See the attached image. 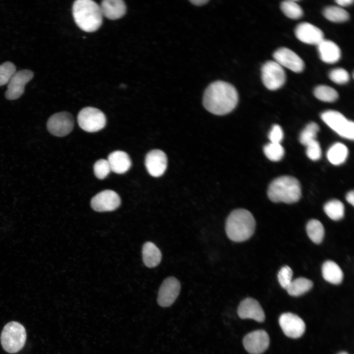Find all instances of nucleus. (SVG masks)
<instances>
[{
	"label": "nucleus",
	"mask_w": 354,
	"mask_h": 354,
	"mask_svg": "<svg viewBox=\"0 0 354 354\" xmlns=\"http://www.w3.org/2000/svg\"><path fill=\"white\" fill-rule=\"evenodd\" d=\"M238 100L236 88L231 84L222 81L210 84L206 88L203 103L205 109L216 115H224L232 112Z\"/></svg>",
	"instance_id": "1"
},
{
	"label": "nucleus",
	"mask_w": 354,
	"mask_h": 354,
	"mask_svg": "<svg viewBox=\"0 0 354 354\" xmlns=\"http://www.w3.org/2000/svg\"><path fill=\"white\" fill-rule=\"evenodd\" d=\"M256 221L248 210L238 208L233 210L228 216L225 231L228 237L236 242L248 239L254 233Z\"/></svg>",
	"instance_id": "2"
},
{
	"label": "nucleus",
	"mask_w": 354,
	"mask_h": 354,
	"mask_svg": "<svg viewBox=\"0 0 354 354\" xmlns=\"http://www.w3.org/2000/svg\"><path fill=\"white\" fill-rule=\"evenodd\" d=\"M72 14L77 26L82 30L91 32L101 26L103 15L100 5L91 0H77L72 5Z\"/></svg>",
	"instance_id": "3"
},
{
	"label": "nucleus",
	"mask_w": 354,
	"mask_h": 354,
	"mask_svg": "<svg viewBox=\"0 0 354 354\" xmlns=\"http://www.w3.org/2000/svg\"><path fill=\"white\" fill-rule=\"evenodd\" d=\"M267 196L269 200L274 203H295L301 196L300 183L296 178L292 176L280 177L270 183Z\"/></svg>",
	"instance_id": "4"
},
{
	"label": "nucleus",
	"mask_w": 354,
	"mask_h": 354,
	"mask_svg": "<svg viewBox=\"0 0 354 354\" xmlns=\"http://www.w3.org/2000/svg\"><path fill=\"white\" fill-rule=\"evenodd\" d=\"M26 339L25 328L21 324L15 321L6 324L0 335L3 349L10 354L16 353L22 349Z\"/></svg>",
	"instance_id": "5"
},
{
	"label": "nucleus",
	"mask_w": 354,
	"mask_h": 354,
	"mask_svg": "<svg viewBox=\"0 0 354 354\" xmlns=\"http://www.w3.org/2000/svg\"><path fill=\"white\" fill-rule=\"evenodd\" d=\"M322 120L340 136L353 140L354 138V123L347 119L340 112L328 110L321 115Z\"/></svg>",
	"instance_id": "6"
},
{
	"label": "nucleus",
	"mask_w": 354,
	"mask_h": 354,
	"mask_svg": "<svg viewBox=\"0 0 354 354\" xmlns=\"http://www.w3.org/2000/svg\"><path fill=\"white\" fill-rule=\"evenodd\" d=\"M79 126L88 132H94L103 129L106 123L104 114L100 110L91 107L82 109L77 116Z\"/></svg>",
	"instance_id": "7"
},
{
	"label": "nucleus",
	"mask_w": 354,
	"mask_h": 354,
	"mask_svg": "<svg viewBox=\"0 0 354 354\" xmlns=\"http://www.w3.org/2000/svg\"><path fill=\"white\" fill-rule=\"evenodd\" d=\"M261 77L264 86L270 90L280 88L286 81V74L283 67L273 60L267 61L263 65Z\"/></svg>",
	"instance_id": "8"
},
{
	"label": "nucleus",
	"mask_w": 354,
	"mask_h": 354,
	"mask_svg": "<svg viewBox=\"0 0 354 354\" xmlns=\"http://www.w3.org/2000/svg\"><path fill=\"white\" fill-rule=\"evenodd\" d=\"M74 125L72 115L67 112L54 114L48 119L47 128L52 135L63 137L68 135L73 129Z\"/></svg>",
	"instance_id": "9"
},
{
	"label": "nucleus",
	"mask_w": 354,
	"mask_h": 354,
	"mask_svg": "<svg viewBox=\"0 0 354 354\" xmlns=\"http://www.w3.org/2000/svg\"><path fill=\"white\" fill-rule=\"evenodd\" d=\"M33 77V73L30 70L23 69L16 72L8 83L5 93L6 99L15 100L19 98L24 92L25 85Z\"/></svg>",
	"instance_id": "10"
},
{
	"label": "nucleus",
	"mask_w": 354,
	"mask_h": 354,
	"mask_svg": "<svg viewBox=\"0 0 354 354\" xmlns=\"http://www.w3.org/2000/svg\"><path fill=\"white\" fill-rule=\"evenodd\" d=\"M180 290V283L176 278H166L159 290L157 303L161 307L171 306L176 300Z\"/></svg>",
	"instance_id": "11"
},
{
	"label": "nucleus",
	"mask_w": 354,
	"mask_h": 354,
	"mask_svg": "<svg viewBox=\"0 0 354 354\" xmlns=\"http://www.w3.org/2000/svg\"><path fill=\"white\" fill-rule=\"evenodd\" d=\"M118 195L111 190H103L94 196L91 200V206L98 212L113 211L120 205Z\"/></svg>",
	"instance_id": "12"
},
{
	"label": "nucleus",
	"mask_w": 354,
	"mask_h": 354,
	"mask_svg": "<svg viewBox=\"0 0 354 354\" xmlns=\"http://www.w3.org/2000/svg\"><path fill=\"white\" fill-rule=\"evenodd\" d=\"M279 323L284 334L290 338L300 337L305 330L304 321L299 316L292 313L282 314L279 317Z\"/></svg>",
	"instance_id": "13"
},
{
	"label": "nucleus",
	"mask_w": 354,
	"mask_h": 354,
	"mask_svg": "<svg viewBox=\"0 0 354 354\" xmlns=\"http://www.w3.org/2000/svg\"><path fill=\"white\" fill-rule=\"evenodd\" d=\"M273 57L274 61L282 67H285L295 73L302 72L304 68L303 60L294 51L285 47L276 50Z\"/></svg>",
	"instance_id": "14"
},
{
	"label": "nucleus",
	"mask_w": 354,
	"mask_h": 354,
	"mask_svg": "<svg viewBox=\"0 0 354 354\" xmlns=\"http://www.w3.org/2000/svg\"><path fill=\"white\" fill-rule=\"evenodd\" d=\"M269 337L264 330H257L246 334L243 339L245 349L250 354H261L268 347Z\"/></svg>",
	"instance_id": "15"
},
{
	"label": "nucleus",
	"mask_w": 354,
	"mask_h": 354,
	"mask_svg": "<svg viewBox=\"0 0 354 354\" xmlns=\"http://www.w3.org/2000/svg\"><path fill=\"white\" fill-rule=\"evenodd\" d=\"M145 166L151 176L159 177L165 172L167 166L166 154L160 149H153L148 152L146 156Z\"/></svg>",
	"instance_id": "16"
},
{
	"label": "nucleus",
	"mask_w": 354,
	"mask_h": 354,
	"mask_svg": "<svg viewBox=\"0 0 354 354\" xmlns=\"http://www.w3.org/2000/svg\"><path fill=\"white\" fill-rule=\"evenodd\" d=\"M295 33L298 40L308 44L318 45L324 39L322 30L307 22L299 24L295 29Z\"/></svg>",
	"instance_id": "17"
},
{
	"label": "nucleus",
	"mask_w": 354,
	"mask_h": 354,
	"mask_svg": "<svg viewBox=\"0 0 354 354\" xmlns=\"http://www.w3.org/2000/svg\"><path fill=\"white\" fill-rule=\"evenodd\" d=\"M237 314L242 319H251L258 322H263L265 315L259 302L251 297H247L239 303Z\"/></svg>",
	"instance_id": "18"
},
{
	"label": "nucleus",
	"mask_w": 354,
	"mask_h": 354,
	"mask_svg": "<svg viewBox=\"0 0 354 354\" xmlns=\"http://www.w3.org/2000/svg\"><path fill=\"white\" fill-rule=\"evenodd\" d=\"M321 59L327 63H334L341 58V50L334 42L324 39L318 45Z\"/></svg>",
	"instance_id": "19"
},
{
	"label": "nucleus",
	"mask_w": 354,
	"mask_h": 354,
	"mask_svg": "<svg viewBox=\"0 0 354 354\" xmlns=\"http://www.w3.org/2000/svg\"><path fill=\"white\" fill-rule=\"evenodd\" d=\"M100 7L102 15L110 20L121 18L126 11L125 3L121 0H104Z\"/></svg>",
	"instance_id": "20"
},
{
	"label": "nucleus",
	"mask_w": 354,
	"mask_h": 354,
	"mask_svg": "<svg viewBox=\"0 0 354 354\" xmlns=\"http://www.w3.org/2000/svg\"><path fill=\"white\" fill-rule=\"evenodd\" d=\"M107 161L111 171L119 174L126 173L131 165L129 155L121 150H116L111 153L108 157Z\"/></svg>",
	"instance_id": "21"
},
{
	"label": "nucleus",
	"mask_w": 354,
	"mask_h": 354,
	"mask_svg": "<svg viewBox=\"0 0 354 354\" xmlns=\"http://www.w3.org/2000/svg\"><path fill=\"white\" fill-rule=\"evenodd\" d=\"M143 260L144 264L152 268L158 266L162 259V254L156 245L150 241L146 242L142 249Z\"/></svg>",
	"instance_id": "22"
},
{
	"label": "nucleus",
	"mask_w": 354,
	"mask_h": 354,
	"mask_svg": "<svg viewBox=\"0 0 354 354\" xmlns=\"http://www.w3.org/2000/svg\"><path fill=\"white\" fill-rule=\"evenodd\" d=\"M322 271L324 279L331 284L337 285L343 280V271L333 261H325L322 266Z\"/></svg>",
	"instance_id": "23"
},
{
	"label": "nucleus",
	"mask_w": 354,
	"mask_h": 354,
	"mask_svg": "<svg viewBox=\"0 0 354 354\" xmlns=\"http://www.w3.org/2000/svg\"><path fill=\"white\" fill-rule=\"evenodd\" d=\"M348 154V149L347 147L341 143H336L328 150L327 157L331 163L338 165L345 161Z\"/></svg>",
	"instance_id": "24"
},
{
	"label": "nucleus",
	"mask_w": 354,
	"mask_h": 354,
	"mask_svg": "<svg viewBox=\"0 0 354 354\" xmlns=\"http://www.w3.org/2000/svg\"><path fill=\"white\" fill-rule=\"evenodd\" d=\"M313 286L312 281L304 277H299L292 280L286 290L290 295L298 296L309 291Z\"/></svg>",
	"instance_id": "25"
},
{
	"label": "nucleus",
	"mask_w": 354,
	"mask_h": 354,
	"mask_svg": "<svg viewBox=\"0 0 354 354\" xmlns=\"http://www.w3.org/2000/svg\"><path fill=\"white\" fill-rule=\"evenodd\" d=\"M306 232L309 238L314 243L320 244L323 241L324 229L320 221L316 219L310 220L306 225Z\"/></svg>",
	"instance_id": "26"
},
{
	"label": "nucleus",
	"mask_w": 354,
	"mask_h": 354,
	"mask_svg": "<svg viewBox=\"0 0 354 354\" xmlns=\"http://www.w3.org/2000/svg\"><path fill=\"white\" fill-rule=\"evenodd\" d=\"M326 214L332 220L337 221L344 215V206L338 200L333 199L327 202L324 206Z\"/></svg>",
	"instance_id": "27"
},
{
	"label": "nucleus",
	"mask_w": 354,
	"mask_h": 354,
	"mask_svg": "<svg viewBox=\"0 0 354 354\" xmlns=\"http://www.w3.org/2000/svg\"><path fill=\"white\" fill-rule=\"evenodd\" d=\"M323 13L325 18L333 22H344L349 19L348 12L338 6H327L324 9Z\"/></svg>",
	"instance_id": "28"
},
{
	"label": "nucleus",
	"mask_w": 354,
	"mask_h": 354,
	"mask_svg": "<svg viewBox=\"0 0 354 354\" xmlns=\"http://www.w3.org/2000/svg\"><path fill=\"white\" fill-rule=\"evenodd\" d=\"M315 96L319 100L327 102L336 101L338 97L337 91L331 87L326 85H319L314 90Z\"/></svg>",
	"instance_id": "29"
},
{
	"label": "nucleus",
	"mask_w": 354,
	"mask_h": 354,
	"mask_svg": "<svg viewBox=\"0 0 354 354\" xmlns=\"http://www.w3.org/2000/svg\"><path fill=\"white\" fill-rule=\"evenodd\" d=\"M280 7L283 13L290 19H298L303 14L301 7L294 0L283 1L281 3Z\"/></svg>",
	"instance_id": "30"
},
{
	"label": "nucleus",
	"mask_w": 354,
	"mask_h": 354,
	"mask_svg": "<svg viewBox=\"0 0 354 354\" xmlns=\"http://www.w3.org/2000/svg\"><path fill=\"white\" fill-rule=\"evenodd\" d=\"M319 130V126L316 123L314 122L309 123L300 134L299 138L300 143L306 146L315 140Z\"/></svg>",
	"instance_id": "31"
},
{
	"label": "nucleus",
	"mask_w": 354,
	"mask_h": 354,
	"mask_svg": "<svg viewBox=\"0 0 354 354\" xmlns=\"http://www.w3.org/2000/svg\"><path fill=\"white\" fill-rule=\"evenodd\" d=\"M264 152L266 157L271 161L280 160L284 155V149L280 143H269L264 147Z\"/></svg>",
	"instance_id": "32"
},
{
	"label": "nucleus",
	"mask_w": 354,
	"mask_h": 354,
	"mask_svg": "<svg viewBox=\"0 0 354 354\" xmlns=\"http://www.w3.org/2000/svg\"><path fill=\"white\" fill-rule=\"evenodd\" d=\"M16 71V66L11 62L6 61L0 65V86L8 83Z\"/></svg>",
	"instance_id": "33"
},
{
	"label": "nucleus",
	"mask_w": 354,
	"mask_h": 354,
	"mask_svg": "<svg viewBox=\"0 0 354 354\" xmlns=\"http://www.w3.org/2000/svg\"><path fill=\"white\" fill-rule=\"evenodd\" d=\"M93 171L97 178L103 179L110 174L111 170L107 160L101 159L95 163Z\"/></svg>",
	"instance_id": "34"
},
{
	"label": "nucleus",
	"mask_w": 354,
	"mask_h": 354,
	"mask_svg": "<svg viewBox=\"0 0 354 354\" xmlns=\"http://www.w3.org/2000/svg\"><path fill=\"white\" fill-rule=\"evenodd\" d=\"M329 79L336 84L342 85L347 83L350 79L348 72L342 68L331 70L328 74Z\"/></svg>",
	"instance_id": "35"
},
{
	"label": "nucleus",
	"mask_w": 354,
	"mask_h": 354,
	"mask_svg": "<svg viewBox=\"0 0 354 354\" xmlns=\"http://www.w3.org/2000/svg\"><path fill=\"white\" fill-rule=\"evenodd\" d=\"M293 272L292 269L288 266L282 267L279 271L277 277L281 286L284 289H287L291 281Z\"/></svg>",
	"instance_id": "36"
},
{
	"label": "nucleus",
	"mask_w": 354,
	"mask_h": 354,
	"mask_svg": "<svg viewBox=\"0 0 354 354\" xmlns=\"http://www.w3.org/2000/svg\"><path fill=\"white\" fill-rule=\"evenodd\" d=\"M306 153L309 158L313 161L319 160L322 155V151L319 143L314 140L306 146Z\"/></svg>",
	"instance_id": "37"
},
{
	"label": "nucleus",
	"mask_w": 354,
	"mask_h": 354,
	"mask_svg": "<svg viewBox=\"0 0 354 354\" xmlns=\"http://www.w3.org/2000/svg\"><path fill=\"white\" fill-rule=\"evenodd\" d=\"M284 137L282 129L280 125L274 124L272 127L268 135L271 143H280Z\"/></svg>",
	"instance_id": "38"
},
{
	"label": "nucleus",
	"mask_w": 354,
	"mask_h": 354,
	"mask_svg": "<svg viewBox=\"0 0 354 354\" xmlns=\"http://www.w3.org/2000/svg\"><path fill=\"white\" fill-rule=\"evenodd\" d=\"M340 7L341 6H347L352 4L354 0H336L335 1Z\"/></svg>",
	"instance_id": "39"
},
{
	"label": "nucleus",
	"mask_w": 354,
	"mask_h": 354,
	"mask_svg": "<svg viewBox=\"0 0 354 354\" xmlns=\"http://www.w3.org/2000/svg\"><path fill=\"white\" fill-rule=\"evenodd\" d=\"M346 199L347 202L352 206L354 205V192L353 190L349 192L347 194Z\"/></svg>",
	"instance_id": "40"
},
{
	"label": "nucleus",
	"mask_w": 354,
	"mask_h": 354,
	"mask_svg": "<svg viewBox=\"0 0 354 354\" xmlns=\"http://www.w3.org/2000/svg\"><path fill=\"white\" fill-rule=\"evenodd\" d=\"M190 2H192L193 4L198 5V6H201L202 5H204L208 2V0H190Z\"/></svg>",
	"instance_id": "41"
},
{
	"label": "nucleus",
	"mask_w": 354,
	"mask_h": 354,
	"mask_svg": "<svg viewBox=\"0 0 354 354\" xmlns=\"http://www.w3.org/2000/svg\"><path fill=\"white\" fill-rule=\"evenodd\" d=\"M338 354H349L346 352H342L339 353Z\"/></svg>",
	"instance_id": "42"
}]
</instances>
